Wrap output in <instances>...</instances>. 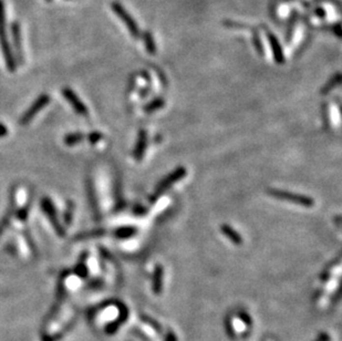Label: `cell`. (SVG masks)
Here are the masks:
<instances>
[{"instance_id": "cell-10", "label": "cell", "mask_w": 342, "mask_h": 341, "mask_svg": "<svg viewBox=\"0 0 342 341\" xmlns=\"http://www.w3.org/2000/svg\"><path fill=\"white\" fill-rule=\"evenodd\" d=\"M147 146V133L145 130H141L139 132L138 141L137 144H135L133 156L137 161H141L143 158L144 154H145V150Z\"/></svg>"}, {"instance_id": "cell-9", "label": "cell", "mask_w": 342, "mask_h": 341, "mask_svg": "<svg viewBox=\"0 0 342 341\" xmlns=\"http://www.w3.org/2000/svg\"><path fill=\"white\" fill-rule=\"evenodd\" d=\"M266 35L271 47V50H273L275 61L277 62L278 64H283L285 62V55L278 38L276 37L273 32H270L269 30H266Z\"/></svg>"}, {"instance_id": "cell-6", "label": "cell", "mask_w": 342, "mask_h": 341, "mask_svg": "<svg viewBox=\"0 0 342 341\" xmlns=\"http://www.w3.org/2000/svg\"><path fill=\"white\" fill-rule=\"evenodd\" d=\"M50 96L47 94V93H43V94L39 95L37 97V100L33 102L32 105H30V108L26 111V112L21 115V118L19 120L20 125H27L28 123H30L33 120V118L40 112V111L45 108V106L50 102Z\"/></svg>"}, {"instance_id": "cell-27", "label": "cell", "mask_w": 342, "mask_h": 341, "mask_svg": "<svg viewBox=\"0 0 342 341\" xmlns=\"http://www.w3.org/2000/svg\"><path fill=\"white\" fill-rule=\"evenodd\" d=\"M8 134V128L5 124L0 123V137H5Z\"/></svg>"}, {"instance_id": "cell-7", "label": "cell", "mask_w": 342, "mask_h": 341, "mask_svg": "<svg viewBox=\"0 0 342 341\" xmlns=\"http://www.w3.org/2000/svg\"><path fill=\"white\" fill-rule=\"evenodd\" d=\"M10 34L12 38V44H14V56L16 61L19 63H24V50H23V39H21V27L18 21H14L10 25Z\"/></svg>"}, {"instance_id": "cell-15", "label": "cell", "mask_w": 342, "mask_h": 341, "mask_svg": "<svg viewBox=\"0 0 342 341\" xmlns=\"http://www.w3.org/2000/svg\"><path fill=\"white\" fill-rule=\"evenodd\" d=\"M143 41H144V44H145L146 51L150 53V55H155V53L157 52L156 44L154 41V38H153V34L150 32V31H145V32L143 33Z\"/></svg>"}, {"instance_id": "cell-26", "label": "cell", "mask_w": 342, "mask_h": 341, "mask_svg": "<svg viewBox=\"0 0 342 341\" xmlns=\"http://www.w3.org/2000/svg\"><path fill=\"white\" fill-rule=\"evenodd\" d=\"M77 272L78 274L80 275V276L83 278L86 275V267L83 264H80L78 266V269H77Z\"/></svg>"}, {"instance_id": "cell-11", "label": "cell", "mask_w": 342, "mask_h": 341, "mask_svg": "<svg viewBox=\"0 0 342 341\" xmlns=\"http://www.w3.org/2000/svg\"><path fill=\"white\" fill-rule=\"evenodd\" d=\"M15 188L11 189L10 193V204H9V208H8V211L5 215L2 216V218L0 219V237H1V235L3 233V230L6 228H8V226L10 224L11 217L12 215H15V206H16V198H15Z\"/></svg>"}, {"instance_id": "cell-12", "label": "cell", "mask_w": 342, "mask_h": 341, "mask_svg": "<svg viewBox=\"0 0 342 341\" xmlns=\"http://www.w3.org/2000/svg\"><path fill=\"white\" fill-rule=\"evenodd\" d=\"M221 230H222V233L224 234V236H226L231 243L235 244V245H242L243 244L242 236H240V235L236 232L233 227H230L229 225L223 224L222 227H221Z\"/></svg>"}, {"instance_id": "cell-28", "label": "cell", "mask_w": 342, "mask_h": 341, "mask_svg": "<svg viewBox=\"0 0 342 341\" xmlns=\"http://www.w3.org/2000/svg\"><path fill=\"white\" fill-rule=\"evenodd\" d=\"M314 15H317L320 18H324L326 17V11H324L322 8H317L314 10Z\"/></svg>"}, {"instance_id": "cell-23", "label": "cell", "mask_w": 342, "mask_h": 341, "mask_svg": "<svg viewBox=\"0 0 342 341\" xmlns=\"http://www.w3.org/2000/svg\"><path fill=\"white\" fill-rule=\"evenodd\" d=\"M102 137H103V134L100 132H91L90 134L87 135V139H89L90 143H92V144L98 143L100 140H102Z\"/></svg>"}, {"instance_id": "cell-19", "label": "cell", "mask_w": 342, "mask_h": 341, "mask_svg": "<svg viewBox=\"0 0 342 341\" xmlns=\"http://www.w3.org/2000/svg\"><path fill=\"white\" fill-rule=\"evenodd\" d=\"M74 208H76V205H74V203H73L72 201H68V202H67V208H65L64 215H63L64 225H65V226H68V227H69V226L71 225V223H72Z\"/></svg>"}, {"instance_id": "cell-24", "label": "cell", "mask_w": 342, "mask_h": 341, "mask_svg": "<svg viewBox=\"0 0 342 341\" xmlns=\"http://www.w3.org/2000/svg\"><path fill=\"white\" fill-rule=\"evenodd\" d=\"M141 318H142V320H143L144 322H145V323H147L148 326L153 327V328H154V329H156L157 331H161V326H160L159 323H157L155 320H153L152 318L147 317V316H141Z\"/></svg>"}, {"instance_id": "cell-18", "label": "cell", "mask_w": 342, "mask_h": 341, "mask_svg": "<svg viewBox=\"0 0 342 341\" xmlns=\"http://www.w3.org/2000/svg\"><path fill=\"white\" fill-rule=\"evenodd\" d=\"M164 104H165V101L162 99V97H155V99L152 100L150 103L144 105V112L152 113L154 112V111H157L161 108H163Z\"/></svg>"}, {"instance_id": "cell-13", "label": "cell", "mask_w": 342, "mask_h": 341, "mask_svg": "<svg viewBox=\"0 0 342 341\" xmlns=\"http://www.w3.org/2000/svg\"><path fill=\"white\" fill-rule=\"evenodd\" d=\"M162 285H163V267L162 265H157L154 270V277H153V290L155 294L159 295L162 291Z\"/></svg>"}, {"instance_id": "cell-16", "label": "cell", "mask_w": 342, "mask_h": 341, "mask_svg": "<svg viewBox=\"0 0 342 341\" xmlns=\"http://www.w3.org/2000/svg\"><path fill=\"white\" fill-rule=\"evenodd\" d=\"M86 135L81 132H74V133H69L64 136V144L67 146H73L77 145L85 140Z\"/></svg>"}, {"instance_id": "cell-22", "label": "cell", "mask_w": 342, "mask_h": 341, "mask_svg": "<svg viewBox=\"0 0 342 341\" xmlns=\"http://www.w3.org/2000/svg\"><path fill=\"white\" fill-rule=\"evenodd\" d=\"M29 210H30L29 204H27V205L24 206L23 208H20V210L16 213L17 218L20 219L21 221L27 220V218H28V215H29Z\"/></svg>"}, {"instance_id": "cell-4", "label": "cell", "mask_w": 342, "mask_h": 341, "mask_svg": "<svg viewBox=\"0 0 342 341\" xmlns=\"http://www.w3.org/2000/svg\"><path fill=\"white\" fill-rule=\"evenodd\" d=\"M40 206L41 210L45 213L46 216L48 217V219L50 220V223L52 225V227L56 230L57 235H58L59 237H64L65 236V229L62 226V224L60 223V220L58 219V215H57V211L56 207L54 205V203H52L51 199L49 197H42L41 202H40Z\"/></svg>"}, {"instance_id": "cell-25", "label": "cell", "mask_w": 342, "mask_h": 341, "mask_svg": "<svg viewBox=\"0 0 342 341\" xmlns=\"http://www.w3.org/2000/svg\"><path fill=\"white\" fill-rule=\"evenodd\" d=\"M295 24H296V13H293L292 17H291V19H290V26H289V28H288L287 41H289V40H290V37H291V34H292V31H293V26H295Z\"/></svg>"}, {"instance_id": "cell-1", "label": "cell", "mask_w": 342, "mask_h": 341, "mask_svg": "<svg viewBox=\"0 0 342 341\" xmlns=\"http://www.w3.org/2000/svg\"><path fill=\"white\" fill-rule=\"evenodd\" d=\"M0 48H1V52L3 59H5L8 71L16 72L17 61L15 59L14 51H12V48L10 46L9 39H8L7 15L3 0H0Z\"/></svg>"}, {"instance_id": "cell-21", "label": "cell", "mask_w": 342, "mask_h": 341, "mask_svg": "<svg viewBox=\"0 0 342 341\" xmlns=\"http://www.w3.org/2000/svg\"><path fill=\"white\" fill-rule=\"evenodd\" d=\"M253 42H254V47H255L256 49V51L259 53L260 56L264 55V47H262V43H261V40L259 38V35H258V33L256 32V31H254L253 32Z\"/></svg>"}, {"instance_id": "cell-5", "label": "cell", "mask_w": 342, "mask_h": 341, "mask_svg": "<svg viewBox=\"0 0 342 341\" xmlns=\"http://www.w3.org/2000/svg\"><path fill=\"white\" fill-rule=\"evenodd\" d=\"M186 174H187V171H186V168L184 167V166L177 167L176 170H174L172 173H170V174L166 176L165 179L162 180L159 183V185L156 186L155 194L152 196L151 201L154 202L155 199L157 198V196H159V195H161L162 193H164L165 190H168L171 187V186L174 185L175 183H177V182L179 180H182L183 177H185Z\"/></svg>"}, {"instance_id": "cell-8", "label": "cell", "mask_w": 342, "mask_h": 341, "mask_svg": "<svg viewBox=\"0 0 342 341\" xmlns=\"http://www.w3.org/2000/svg\"><path fill=\"white\" fill-rule=\"evenodd\" d=\"M62 94L65 97V100H67L69 103L71 104L73 110L76 111V112L79 115H82V117H86V115L89 114V110H87L86 105L83 103V102L80 100V97H79L76 94V93L73 92L72 89L63 88Z\"/></svg>"}, {"instance_id": "cell-3", "label": "cell", "mask_w": 342, "mask_h": 341, "mask_svg": "<svg viewBox=\"0 0 342 341\" xmlns=\"http://www.w3.org/2000/svg\"><path fill=\"white\" fill-rule=\"evenodd\" d=\"M268 193L274 196L275 198L282 199V201L299 204V205L304 207H313L314 205V198L307 195L297 194L292 192H287V190H280V189H268Z\"/></svg>"}, {"instance_id": "cell-17", "label": "cell", "mask_w": 342, "mask_h": 341, "mask_svg": "<svg viewBox=\"0 0 342 341\" xmlns=\"http://www.w3.org/2000/svg\"><path fill=\"white\" fill-rule=\"evenodd\" d=\"M341 83V74L340 72H337L333 77L329 80V81L326 83V86H323L321 89V94H328L329 92H330L332 89H335L336 87L339 86Z\"/></svg>"}, {"instance_id": "cell-20", "label": "cell", "mask_w": 342, "mask_h": 341, "mask_svg": "<svg viewBox=\"0 0 342 341\" xmlns=\"http://www.w3.org/2000/svg\"><path fill=\"white\" fill-rule=\"evenodd\" d=\"M104 235H107V230H105V229H94V230H90V232L80 233L79 235H77L76 239L99 237V236H104Z\"/></svg>"}, {"instance_id": "cell-14", "label": "cell", "mask_w": 342, "mask_h": 341, "mask_svg": "<svg viewBox=\"0 0 342 341\" xmlns=\"http://www.w3.org/2000/svg\"><path fill=\"white\" fill-rule=\"evenodd\" d=\"M137 234V228L133 227V226H123V227H119L116 228L113 232V235L116 238L120 239H125V238H130L134 236V235Z\"/></svg>"}, {"instance_id": "cell-29", "label": "cell", "mask_w": 342, "mask_h": 341, "mask_svg": "<svg viewBox=\"0 0 342 341\" xmlns=\"http://www.w3.org/2000/svg\"><path fill=\"white\" fill-rule=\"evenodd\" d=\"M46 1H47V2H51V1H52V0H46Z\"/></svg>"}, {"instance_id": "cell-2", "label": "cell", "mask_w": 342, "mask_h": 341, "mask_svg": "<svg viewBox=\"0 0 342 341\" xmlns=\"http://www.w3.org/2000/svg\"><path fill=\"white\" fill-rule=\"evenodd\" d=\"M111 8L113 12L115 13V15L119 17V19L125 25L129 32L132 34V37L135 39H139L140 34H141V32H140V27L138 26L137 22H135L134 18L130 15L129 11L126 10L119 1L111 2Z\"/></svg>"}]
</instances>
